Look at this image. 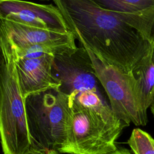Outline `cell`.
I'll return each instance as SVG.
<instances>
[{
  "mask_svg": "<svg viewBox=\"0 0 154 154\" xmlns=\"http://www.w3.org/2000/svg\"><path fill=\"white\" fill-rule=\"evenodd\" d=\"M52 72L60 84L58 90L68 97L69 105L77 104L107 119H119L111 109L87 51L81 44L71 53L54 56Z\"/></svg>",
  "mask_w": 154,
  "mask_h": 154,
  "instance_id": "cell-3",
  "label": "cell"
},
{
  "mask_svg": "<svg viewBox=\"0 0 154 154\" xmlns=\"http://www.w3.org/2000/svg\"><path fill=\"white\" fill-rule=\"evenodd\" d=\"M54 57L49 54L35 58H17L16 57L18 82L25 99L31 94L49 89H58L60 87V82L52 72Z\"/></svg>",
  "mask_w": 154,
  "mask_h": 154,
  "instance_id": "cell-9",
  "label": "cell"
},
{
  "mask_svg": "<svg viewBox=\"0 0 154 154\" xmlns=\"http://www.w3.org/2000/svg\"><path fill=\"white\" fill-rule=\"evenodd\" d=\"M151 42L154 29V0H94Z\"/></svg>",
  "mask_w": 154,
  "mask_h": 154,
  "instance_id": "cell-10",
  "label": "cell"
},
{
  "mask_svg": "<svg viewBox=\"0 0 154 154\" xmlns=\"http://www.w3.org/2000/svg\"><path fill=\"white\" fill-rule=\"evenodd\" d=\"M151 42H152V45H154V29H153L152 35V38H151Z\"/></svg>",
  "mask_w": 154,
  "mask_h": 154,
  "instance_id": "cell-15",
  "label": "cell"
},
{
  "mask_svg": "<svg viewBox=\"0 0 154 154\" xmlns=\"http://www.w3.org/2000/svg\"><path fill=\"white\" fill-rule=\"evenodd\" d=\"M25 108L30 150L58 151L66 140L68 97L57 88L47 90L26 97Z\"/></svg>",
  "mask_w": 154,
  "mask_h": 154,
  "instance_id": "cell-4",
  "label": "cell"
},
{
  "mask_svg": "<svg viewBox=\"0 0 154 154\" xmlns=\"http://www.w3.org/2000/svg\"><path fill=\"white\" fill-rule=\"evenodd\" d=\"M13 50L0 34V141L4 154H27L31 147L25 99L17 79Z\"/></svg>",
  "mask_w": 154,
  "mask_h": 154,
  "instance_id": "cell-2",
  "label": "cell"
},
{
  "mask_svg": "<svg viewBox=\"0 0 154 154\" xmlns=\"http://www.w3.org/2000/svg\"><path fill=\"white\" fill-rule=\"evenodd\" d=\"M84 47L87 51L114 114L128 126L131 123L145 126L148 122L147 113L142 105L137 82L133 75L106 63Z\"/></svg>",
  "mask_w": 154,
  "mask_h": 154,
  "instance_id": "cell-6",
  "label": "cell"
},
{
  "mask_svg": "<svg viewBox=\"0 0 154 154\" xmlns=\"http://www.w3.org/2000/svg\"><path fill=\"white\" fill-rule=\"evenodd\" d=\"M0 34L13 47H42L53 56L69 54L77 48L69 31H54L0 19Z\"/></svg>",
  "mask_w": 154,
  "mask_h": 154,
  "instance_id": "cell-7",
  "label": "cell"
},
{
  "mask_svg": "<svg viewBox=\"0 0 154 154\" xmlns=\"http://www.w3.org/2000/svg\"><path fill=\"white\" fill-rule=\"evenodd\" d=\"M150 111L152 112V113L153 114V115L154 116V105H151L150 106Z\"/></svg>",
  "mask_w": 154,
  "mask_h": 154,
  "instance_id": "cell-16",
  "label": "cell"
},
{
  "mask_svg": "<svg viewBox=\"0 0 154 154\" xmlns=\"http://www.w3.org/2000/svg\"><path fill=\"white\" fill-rule=\"evenodd\" d=\"M54 3L75 38L121 70L132 75L150 54L151 42L94 0H55Z\"/></svg>",
  "mask_w": 154,
  "mask_h": 154,
  "instance_id": "cell-1",
  "label": "cell"
},
{
  "mask_svg": "<svg viewBox=\"0 0 154 154\" xmlns=\"http://www.w3.org/2000/svg\"><path fill=\"white\" fill-rule=\"evenodd\" d=\"M27 154H35L34 152H32V151H31V150H29V152L27 153Z\"/></svg>",
  "mask_w": 154,
  "mask_h": 154,
  "instance_id": "cell-17",
  "label": "cell"
},
{
  "mask_svg": "<svg viewBox=\"0 0 154 154\" xmlns=\"http://www.w3.org/2000/svg\"><path fill=\"white\" fill-rule=\"evenodd\" d=\"M0 19L47 30L69 31L58 8L16 0H0Z\"/></svg>",
  "mask_w": 154,
  "mask_h": 154,
  "instance_id": "cell-8",
  "label": "cell"
},
{
  "mask_svg": "<svg viewBox=\"0 0 154 154\" xmlns=\"http://www.w3.org/2000/svg\"><path fill=\"white\" fill-rule=\"evenodd\" d=\"M128 144L134 154H154V138L140 128L132 130Z\"/></svg>",
  "mask_w": 154,
  "mask_h": 154,
  "instance_id": "cell-12",
  "label": "cell"
},
{
  "mask_svg": "<svg viewBox=\"0 0 154 154\" xmlns=\"http://www.w3.org/2000/svg\"><path fill=\"white\" fill-rule=\"evenodd\" d=\"M31 151L34 152L35 154H61L58 151H55V150H48V151H40V152L34 151V150H31Z\"/></svg>",
  "mask_w": 154,
  "mask_h": 154,
  "instance_id": "cell-14",
  "label": "cell"
},
{
  "mask_svg": "<svg viewBox=\"0 0 154 154\" xmlns=\"http://www.w3.org/2000/svg\"><path fill=\"white\" fill-rule=\"evenodd\" d=\"M151 105H154V96H153V102H152V103Z\"/></svg>",
  "mask_w": 154,
  "mask_h": 154,
  "instance_id": "cell-18",
  "label": "cell"
},
{
  "mask_svg": "<svg viewBox=\"0 0 154 154\" xmlns=\"http://www.w3.org/2000/svg\"><path fill=\"white\" fill-rule=\"evenodd\" d=\"M140 93L145 110L151 106L154 96V45L147 57L132 72Z\"/></svg>",
  "mask_w": 154,
  "mask_h": 154,
  "instance_id": "cell-11",
  "label": "cell"
},
{
  "mask_svg": "<svg viewBox=\"0 0 154 154\" xmlns=\"http://www.w3.org/2000/svg\"><path fill=\"white\" fill-rule=\"evenodd\" d=\"M109 154H134L131 150L126 148H117L115 151Z\"/></svg>",
  "mask_w": 154,
  "mask_h": 154,
  "instance_id": "cell-13",
  "label": "cell"
},
{
  "mask_svg": "<svg viewBox=\"0 0 154 154\" xmlns=\"http://www.w3.org/2000/svg\"><path fill=\"white\" fill-rule=\"evenodd\" d=\"M66 140L58 150L68 154H109L117 147L116 140L128 126L120 120L107 119L93 109L69 105Z\"/></svg>",
  "mask_w": 154,
  "mask_h": 154,
  "instance_id": "cell-5",
  "label": "cell"
}]
</instances>
